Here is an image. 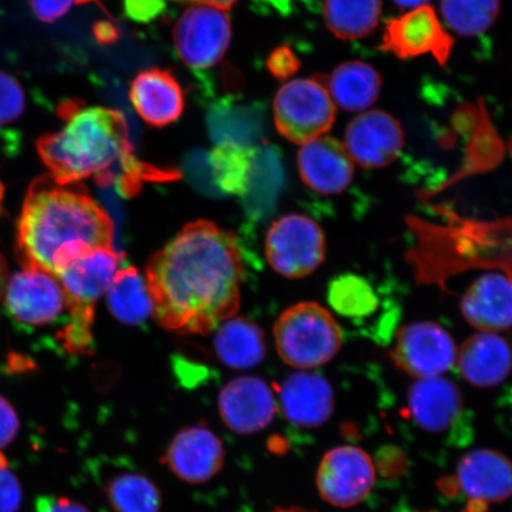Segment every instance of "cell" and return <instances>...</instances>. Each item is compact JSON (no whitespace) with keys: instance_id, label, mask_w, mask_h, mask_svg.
I'll return each mask as SVG.
<instances>
[{"instance_id":"484cf974","label":"cell","mask_w":512,"mask_h":512,"mask_svg":"<svg viewBox=\"0 0 512 512\" xmlns=\"http://www.w3.org/2000/svg\"><path fill=\"white\" fill-rule=\"evenodd\" d=\"M106 294L108 309L121 323L139 325L153 315L146 280L137 268L126 267L118 270Z\"/></svg>"},{"instance_id":"7a4b0ae2","label":"cell","mask_w":512,"mask_h":512,"mask_svg":"<svg viewBox=\"0 0 512 512\" xmlns=\"http://www.w3.org/2000/svg\"><path fill=\"white\" fill-rule=\"evenodd\" d=\"M111 217L79 183L50 175L32 182L19 215L16 254L23 267L59 277L80 256L113 248Z\"/></svg>"},{"instance_id":"836d02e7","label":"cell","mask_w":512,"mask_h":512,"mask_svg":"<svg viewBox=\"0 0 512 512\" xmlns=\"http://www.w3.org/2000/svg\"><path fill=\"white\" fill-rule=\"evenodd\" d=\"M123 2L126 17L142 24L156 21L168 9L166 0H123Z\"/></svg>"},{"instance_id":"ffe728a7","label":"cell","mask_w":512,"mask_h":512,"mask_svg":"<svg viewBox=\"0 0 512 512\" xmlns=\"http://www.w3.org/2000/svg\"><path fill=\"white\" fill-rule=\"evenodd\" d=\"M408 407L416 424L433 434L456 432L465 416L456 384L441 377L416 382L408 395Z\"/></svg>"},{"instance_id":"ac0fdd59","label":"cell","mask_w":512,"mask_h":512,"mask_svg":"<svg viewBox=\"0 0 512 512\" xmlns=\"http://www.w3.org/2000/svg\"><path fill=\"white\" fill-rule=\"evenodd\" d=\"M209 100L207 125L217 145L251 146L264 136L267 114L264 101L246 100L240 95Z\"/></svg>"},{"instance_id":"f546056e","label":"cell","mask_w":512,"mask_h":512,"mask_svg":"<svg viewBox=\"0 0 512 512\" xmlns=\"http://www.w3.org/2000/svg\"><path fill=\"white\" fill-rule=\"evenodd\" d=\"M106 492L115 512H160V491L149 478L138 473L114 477Z\"/></svg>"},{"instance_id":"9c48e42d","label":"cell","mask_w":512,"mask_h":512,"mask_svg":"<svg viewBox=\"0 0 512 512\" xmlns=\"http://www.w3.org/2000/svg\"><path fill=\"white\" fill-rule=\"evenodd\" d=\"M453 338L440 325L412 323L399 330L390 351L395 366L418 380L445 374L457 360Z\"/></svg>"},{"instance_id":"6da1fadb","label":"cell","mask_w":512,"mask_h":512,"mask_svg":"<svg viewBox=\"0 0 512 512\" xmlns=\"http://www.w3.org/2000/svg\"><path fill=\"white\" fill-rule=\"evenodd\" d=\"M243 275L235 235L210 221L191 222L147 264L153 316L166 330L207 335L238 312Z\"/></svg>"},{"instance_id":"4fadbf2b","label":"cell","mask_w":512,"mask_h":512,"mask_svg":"<svg viewBox=\"0 0 512 512\" xmlns=\"http://www.w3.org/2000/svg\"><path fill=\"white\" fill-rule=\"evenodd\" d=\"M345 147L364 169H382L395 162L405 146V133L393 115L370 111L358 115L345 132Z\"/></svg>"},{"instance_id":"f6af8a7d","label":"cell","mask_w":512,"mask_h":512,"mask_svg":"<svg viewBox=\"0 0 512 512\" xmlns=\"http://www.w3.org/2000/svg\"><path fill=\"white\" fill-rule=\"evenodd\" d=\"M176 2H194L202 4V0H176Z\"/></svg>"},{"instance_id":"d6a6232c","label":"cell","mask_w":512,"mask_h":512,"mask_svg":"<svg viewBox=\"0 0 512 512\" xmlns=\"http://www.w3.org/2000/svg\"><path fill=\"white\" fill-rule=\"evenodd\" d=\"M22 498V486L9 470L8 460L0 452V512H17Z\"/></svg>"},{"instance_id":"9a60e30c","label":"cell","mask_w":512,"mask_h":512,"mask_svg":"<svg viewBox=\"0 0 512 512\" xmlns=\"http://www.w3.org/2000/svg\"><path fill=\"white\" fill-rule=\"evenodd\" d=\"M456 485L473 511H484L512 495V464L496 451L470 452L460 460Z\"/></svg>"},{"instance_id":"7c38bea8","label":"cell","mask_w":512,"mask_h":512,"mask_svg":"<svg viewBox=\"0 0 512 512\" xmlns=\"http://www.w3.org/2000/svg\"><path fill=\"white\" fill-rule=\"evenodd\" d=\"M4 299L11 316L29 325L49 324L66 307L59 278L37 268L23 267L10 278Z\"/></svg>"},{"instance_id":"60d3db41","label":"cell","mask_w":512,"mask_h":512,"mask_svg":"<svg viewBox=\"0 0 512 512\" xmlns=\"http://www.w3.org/2000/svg\"><path fill=\"white\" fill-rule=\"evenodd\" d=\"M9 283V270L8 264L4 259L2 253H0V302L4 299L6 286Z\"/></svg>"},{"instance_id":"8fae6325","label":"cell","mask_w":512,"mask_h":512,"mask_svg":"<svg viewBox=\"0 0 512 512\" xmlns=\"http://www.w3.org/2000/svg\"><path fill=\"white\" fill-rule=\"evenodd\" d=\"M374 482L373 462L356 446H339L326 453L317 475L320 496L325 502L342 508L362 502Z\"/></svg>"},{"instance_id":"8992f818","label":"cell","mask_w":512,"mask_h":512,"mask_svg":"<svg viewBox=\"0 0 512 512\" xmlns=\"http://www.w3.org/2000/svg\"><path fill=\"white\" fill-rule=\"evenodd\" d=\"M336 113L328 88L317 78L288 82L274 99L275 126L294 144L304 145L323 137L334 126Z\"/></svg>"},{"instance_id":"7402d4cb","label":"cell","mask_w":512,"mask_h":512,"mask_svg":"<svg viewBox=\"0 0 512 512\" xmlns=\"http://www.w3.org/2000/svg\"><path fill=\"white\" fill-rule=\"evenodd\" d=\"M278 393L285 418L297 427L322 426L334 411V392L318 374H293L280 384Z\"/></svg>"},{"instance_id":"74e56055","label":"cell","mask_w":512,"mask_h":512,"mask_svg":"<svg viewBox=\"0 0 512 512\" xmlns=\"http://www.w3.org/2000/svg\"><path fill=\"white\" fill-rule=\"evenodd\" d=\"M19 431L17 413L11 403L0 396V448L8 446Z\"/></svg>"},{"instance_id":"277c9868","label":"cell","mask_w":512,"mask_h":512,"mask_svg":"<svg viewBox=\"0 0 512 512\" xmlns=\"http://www.w3.org/2000/svg\"><path fill=\"white\" fill-rule=\"evenodd\" d=\"M119 264L120 256L113 248H100L74 260L57 277L69 311V322L59 339L69 354L88 355L93 351L95 307L110 287Z\"/></svg>"},{"instance_id":"d6986e66","label":"cell","mask_w":512,"mask_h":512,"mask_svg":"<svg viewBox=\"0 0 512 512\" xmlns=\"http://www.w3.org/2000/svg\"><path fill=\"white\" fill-rule=\"evenodd\" d=\"M128 99L146 124L164 127L182 117L185 99L181 83L170 70L151 68L131 83Z\"/></svg>"},{"instance_id":"e0dca14e","label":"cell","mask_w":512,"mask_h":512,"mask_svg":"<svg viewBox=\"0 0 512 512\" xmlns=\"http://www.w3.org/2000/svg\"><path fill=\"white\" fill-rule=\"evenodd\" d=\"M298 169L303 182L311 190L323 195H336L351 184L355 162L339 140L319 137L300 147Z\"/></svg>"},{"instance_id":"2e32d148","label":"cell","mask_w":512,"mask_h":512,"mask_svg":"<svg viewBox=\"0 0 512 512\" xmlns=\"http://www.w3.org/2000/svg\"><path fill=\"white\" fill-rule=\"evenodd\" d=\"M221 418L230 430L241 435L254 434L270 426L277 401L267 383L254 376L230 381L219 396Z\"/></svg>"},{"instance_id":"5b68a950","label":"cell","mask_w":512,"mask_h":512,"mask_svg":"<svg viewBox=\"0 0 512 512\" xmlns=\"http://www.w3.org/2000/svg\"><path fill=\"white\" fill-rule=\"evenodd\" d=\"M278 354L288 366L315 369L328 363L341 349V326L317 303H299L287 309L274 325Z\"/></svg>"},{"instance_id":"44dd1931","label":"cell","mask_w":512,"mask_h":512,"mask_svg":"<svg viewBox=\"0 0 512 512\" xmlns=\"http://www.w3.org/2000/svg\"><path fill=\"white\" fill-rule=\"evenodd\" d=\"M462 312L466 322L483 332L512 326V279L502 273L479 277L464 294Z\"/></svg>"},{"instance_id":"ee69618b","label":"cell","mask_w":512,"mask_h":512,"mask_svg":"<svg viewBox=\"0 0 512 512\" xmlns=\"http://www.w3.org/2000/svg\"><path fill=\"white\" fill-rule=\"evenodd\" d=\"M274 512H312V511H307L305 509H300V508H290V509H278V510H275Z\"/></svg>"},{"instance_id":"5bb4252c","label":"cell","mask_w":512,"mask_h":512,"mask_svg":"<svg viewBox=\"0 0 512 512\" xmlns=\"http://www.w3.org/2000/svg\"><path fill=\"white\" fill-rule=\"evenodd\" d=\"M221 440L209 428L198 425L179 431L163 457V464L183 482L203 484L213 479L224 464Z\"/></svg>"},{"instance_id":"d590c367","label":"cell","mask_w":512,"mask_h":512,"mask_svg":"<svg viewBox=\"0 0 512 512\" xmlns=\"http://www.w3.org/2000/svg\"><path fill=\"white\" fill-rule=\"evenodd\" d=\"M95 2V0H30L32 11L43 22L59 21L76 4Z\"/></svg>"},{"instance_id":"30bf717a","label":"cell","mask_w":512,"mask_h":512,"mask_svg":"<svg viewBox=\"0 0 512 512\" xmlns=\"http://www.w3.org/2000/svg\"><path fill=\"white\" fill-rule=\"evenodd\" d=\"M453 47V37L443 27L432 6L427 4L390 19L381 44L383 51L401 60L431 54L443 67L450 60Z\"/></svg>"},{"instance_id":"f1b7e54d","label":"cell","mask_w":512,"mask_h":512,"mask_svg":"<svg viewBox=\"0 0 512 512\" xmlns=\"http://www.w3.org/2000/svg\"><path fill=\"white\" fill-rule=\"evenodd\" d=\"M328 299L332 309L352 320L370 317L380 304L373 285L356 274H343L332 280Z\"/></svg>"},{"instance_id":"3957f363","label":"cell","mask_w":512,"mask_h":512,"mask_svg":"<svg viewBox=\"0 0 512 512\" xmlns=\"http://www.w3.org/2000/svg\"><path fill=\"white\" fill-rule=\"evenodd\" d=\"M60 115L66 120L62 130L46 134L37 143L38 155L55 181L74 184L89 177L113 181L114 165L132 179L151 174L133 156L132 118L123 112L86 108L73 101L60 107Z\"/></svg>"},{"instance_id":"4316f807","label":"cell","mask_w":512,"mask_h":512,"mask_svg":"<svg viewBox=\"0 0 512 512\" xmlns=\"http://www.w3.org/2000/svg\"><path fill=\"white\" fill-rule=\"evenodd\" d=\"M382 0H324L326 28L343 41L361 40L379 24Z\"/></svg>"},{"instance_id":"ba28073f","label":"cell","mask_w":512,"mask_h":512,"mask_svg":"<svg viewBox=\"0 0 512 512\" xmlns=\"http://www.w3.org/2000/svg\"><path fill=\"white\" fill-rule=\"evenodd\" d=\"M326 243L323 230L304 215L290 214L273 222L266 236V256L285 278L307 277L322 265Z\"/></svg>"},{"instance_id":"7bdbcfd3","label":"cell","mask_w":512,"mask_h":512,"mask_svg":"<svg viewBox=\"0 0 512 512\" xmlns=\"http://www.w3.org/2000/svg\"><path fill=\"white\" fill-rule=\"evenodd\" d=\"M430 0H394V3L400 6L401 9L412 10L419 8V6L426 5Z\"/></svg>"},{"instance_id":"8d00e7d4","label":"cell","mask_w":512,"mask_h":512,"mask_svg":"<svg viewBox=\"0 0 512 512\" xmlns=\"http://www.w3.org/2000/svg\"><path fill=\"white\" fill-rule=\"evenodd\" d=\"M253 9L262 15L291 16L302 6L311 8L316 0H251Z\"/></svg>"},{"instance_id":"f35d334b","label":"cell","mask_w":512,"mask_h":512,"mask_svg":"<svg viewBox=\"0 0 512 512\" xmlns=\"http://www.w3.org/2000/svg\"><path fill=\"white\" fill-rule=\"evenodd\" d=\"M37 512H89L82 504L69 498L43 497L38 499Z\"/></svg>"},{"instance_id":"603a6c76","label":"cell","mask_w":512,"mask_h":512,"mask_svg":"<svg viewBox=\"0 0 512 512\" xmlns=\"http://www.w3.org/2000/svg\"><path fill=\"white\" fill-rule=\"evenodd\" d=\"M458 368L473 386H497L510 373L512 354L509 344L494 332H480L466 339L457 352Z\"/></svg>"},{"instance_id":"83f0119b","label":"cell","mask_w":512,"mask_h":512,"mask_svg":"<svg viewBox=\"0 0 512 512\" xmlns=\"http://www.w3.org/2000/svg\"><path fill=\"white\" fill-rule=\"evenodd\" d=\"M256 147L220 144L208 155L214 181L224 192L245 195L254 176Z\"/></svg>"},{"instance_id":"1f68e13d","label":"cell","mask_w":512,"mask_h":512,"mask_svg":"<svg viewBox=\"0 0 512 512\" xmlns=\"http://www.w3.org/2000/svg\"><path fill=\"white\" fill-rule=\"evenodd\" d=\"M25 110V93L14 76L0 72V127L16 123Z\"/></svg>"},{"instance_id":"b9f144b4","label":"cell","mask_w":512,"mask_h":512,"mask_svg":"<svg viewBox=\"0 0 512 512\" xmlns=\"http://www.w3.org/2000/svg\"><path fill=\"white\" fill-rule=\"evenodd\" d=\"M238 0H202V4L214 6V8L221 10L232 9Z\"/></svg>"},{"instance_id":"ab89813d","label":"cell","mask_w":512,"mask_h":512,"mask_svg":"<svg viewBox=\"0 0 512 512\" xmlns=\"http://www.w3.org/2000/svg\"><path fill=\"white\" fill-rule=\"evenodd\" d=\"M94 34L96 41L101 44H112L120 36L119 28L110 21L99 22L95 25Z\"/></svg>"},{"instance_id":"cb8c5ba5","label":"cell","mask_w":512,"mask_h":512,"mask_svg":"<svg viewBox=\"0 0 512 512\" xmlns=\"http://www.w3.org/2000/svg\"><path fill=\"white\" fill-rule=\"evenodd\" d=\"M214 345L221 362L232 369H252L265 360L264 332L247 318L224 320L216 332Z\"/></svg>"},{"instance_id":"52a82bcc","label":"cell","mask_w":512,"mask_h":512,"mask_svg":"<svg viewBox=\"0 0 512 512\" xmlns=\"http://www.w3.org/2000/svg\"><path fill=\"white\" fill-rule=\"evenodd\" d=\"M232 41V22L224 10L214 6L192 5L183 12L174 29L179 59L192 70L201 86L208 81V70L222 60Z\"/></svg>"},{"instance_id":"e575fe53","label":"cell","mask_w":512,"mask_h":512,"mask_svg":"<svg viewBox=\"0 0 512 512\" xmlns=\"http://www.w3.org/2000/svg\"><path fill=\"white\" fill-rule=\"evenodd\" d=\"M267 68L275 79L283 81L298 72L300 61L291 48L279 47L268 57Z\"/></svg>"},{"instance_id":"d4e9b609","label":"cell","mask_w":512,"mask_h":512,"mask_svg":"<svg viewBox=\"0 0 512 512\" xmlns=\"http://www.w3.org/2000/svg\"><path fill=\"white\" fill-rule=\"evenodd\" d=\"M326 85L335 104L345 111L362 112L379 99L382 76L368 63L350 61L337 67Z\"/></svg>"},{"instance_id":"4dcf8cb0","label":"cell","mask_w":512,"mask_h":512,"mask_svg":"<svg viewBox=\"0 0 512 512\" xmlns=\"http://www.w3.org/2000/svg\"><path fill=\"white\" fill-rule=\"evenodd\" d=\"M501 11V0H443L441 14L448 27L462 36L488 31Z\"/></svg>"}]
</instances>
